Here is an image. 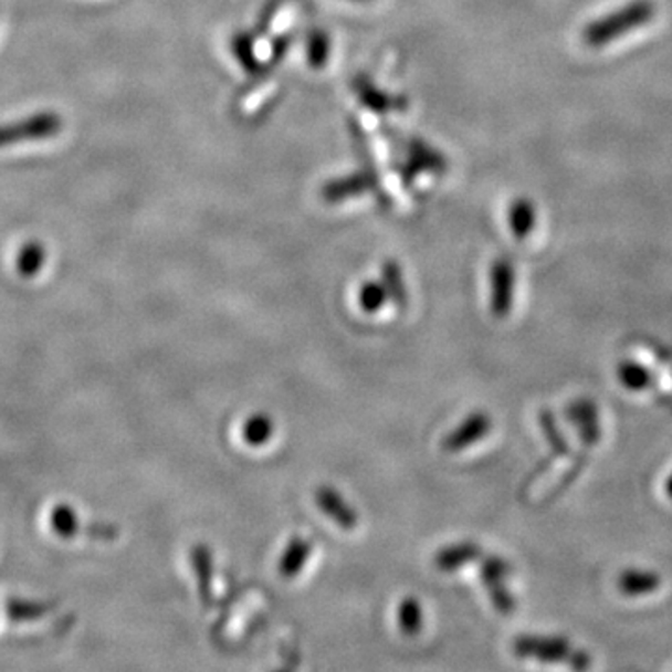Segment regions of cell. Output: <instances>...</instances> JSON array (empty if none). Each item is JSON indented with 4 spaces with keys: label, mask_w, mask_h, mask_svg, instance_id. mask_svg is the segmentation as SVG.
Masks as SVG:
<instances>
[{
    "label": "cell",
    "mask_w": 672,
    "mask_h": 672,
    "mask_svg": "<svg viewBox=\"0 0 672 672\" xmlns=\"http://www.w3.org/2000/svg\"><path fill=\"white\" fill-rule=\"evenodd\" d=\"M655 18V7L652 0H631L630 4L596 19L582 29V42L588 48H606L630 32L641 29Z\"/></svg>",
    "instance_id": "6da1fadb"
},
{
    "label": "cell",
    "mask_w": 672,
    "mask_h": 672,
    "mask_svg": "<svg viewBox=\"0 0 672 672\" xmlns=\"http://www.w3.org/2000/svg\"><path fill=\"white\" fill-rule=\"evenodd\" d=\"M514 654L523 660H536L542 663H568L574 649L565 637L519 636L512 644Z\"/></svg>",
    "instance_id": "7a4b0ae2"
},
{
    "label": "cell",
    "mask_w": 672,
    "mask_h": 672,
    "mask_svg": "<svg viewBox=\"0 0 672 672\" xmlns=\"http://www.w3.org/2000/svg\"><path fill=\"white\" fill-rule=\"evenodd\" d=\"M64 122L56 113H40L18 124L0 126V148L27 140H42L61 132Z\"/></svg>",
    "instance_id": "3957f363"
},
{
    "label": "cell",
    "mask_w": 672,
    "mask_h": 672,
    "mask_svg": "<svg viewBox=\"0 0 672 672\" xmlns=\"http://www.w3.org/2000/svg\"><path fill=\"white\" fill-rule=\"evenodd\" d=\"M516 295V271L508 260L497 259L490 267V311L498 319L508 318Z\"/></svg>",
    "instance_id": "277c9868"
},
{
    "label": "cell",
    "mask_w": 672,
    "mask_h": 672,
    "mask_svg": "<svg viewBox=\"0 0 672 672\" xmlns=\"http://www.w3.org/2000/svg\"><path fill=\"white\" fill-rule=\"evenodd\" d=\"M492 427L493 422L490 414L484 413V411H474V413L469 414L468 419L463 420L460 427L454 428L441 441V449L449 454L465 451L471 444L479 443L481 439L486 438Z\"/></svg>",
    "instance_id": "5b68a950"
},
{
    "label": "cell",
    "mask_w": 672,
    "mask_h": 672,
    "mask_svg": "<svg viewBox=\"0 0 672 672\" xmlns=\"http://www.w3.org/2000/svg\"><path fill=\"white\" fill-rule=\"evenodd\" d=\"M566 420H570L571 424L577 428L579 439L587 447L600 443V413H598V408H596V403L592 400L579 398V400L568 403Z\"/></svg>",
    "instance_id": "8992f818"
},
{
    "label": "cell",
    "mask_w": 672,
    "mask_h": 672,
    "mask_svg": "<svg viewBox=\"0 0 672 672\" xmlns=\"http://www.w3.org/2000/svg\"><path fill=\"white\" fill-rule=\"evenodd\" d=\"M316 503H318L319 511L344 531H354L357 527V523H359L357 512L335 487L319 486L316 490Z\"/></svg>",
    "instance_id": "52a82bcc"
},
{
    "label": "cell",
    "mask_w": 672,
    "mask_h": 672,
    "mask_svg": "<svg viewBox=\"0 0 672 672\" xmlns=\"http://www.w3.org/2000/svg\"><path fill=\"white\" fill-rule=\"evenodd\" d=\"M191 566L197 576V590H199L200 603L208 609L213 606V555L204 544H199L191 549Z\"/></svg>",
    "instance_id": "ba28073f"
},
{
    "label": "cell",
    "mask_w": 672,
    "mask_h": 672,
    "mask_svg": "<svg viewBox=\"0 0 672 672\" xmlns=\"http://www.w3.org/2000/svg\"><path fill=\"white\" fill-rule=\"evenodd\" d=\"M481 557L482 547L479 544L458 542V544L439 549L438 555L433 557V565L439 571H458Z\"/></svg>",
    "instance_id": "9c48e42d"
},
{
    "label": "cell",
    "mask_w": 672,
    "mask_h": 672,
    "mask_svg": "<svg viewBox=\"0 0 672 672\" xmlns=\"http://www.w3.org/2000/svg\"><path fill=\"white\" fill-rule=\"evenodd\" d=\"M311 555H313V544L303 536H294L279 558V574L286 579L300 576Z\"/></svg>",
    "instance_id": "30bf717a"
},
{
    "label": "cell",
    "mask_w": 672,
    "mask_h": 672,
    "mask_svg": "<svg viewBox=\"0 0 672 672\" xmlns=\"http://www.w3.org/2000/svg\"><path fill=\"white\" fill-rule=\"evenodd\" d=\"M617 587L624 596L652 595L661 587V577L654 571L626 570L620 574Z\"/></svg>",
    "instance_id": "8fae6325"
},
{
    "label": "cell",
    "mask_w": 672,
    "mask_h": 672,
    "mask_svg": "<svg viewBox=\"0 0 672 672\" xmlns=\"http://www.w3.org/2000/svg\"><path fill=\"white\" fill-rule=\"evenodd\" d=\"M354 88L355 94L360 97V102L365 103L367 107L372 108V111H376V113L406 107V105H402L400 97L387 96L384 92H379L368 78H355Z\"/></svg>",
    "instance_id": "7c38bea8"
},
{
    "label": "cell",
    "mask_w": 672,
    "mask_h": 672,
    "mask_svg": "<svg viewBox=\"0 0 672 672\" xmlns=\"http://www.w3.org/2000/svg\"><path fill=\"white\" fill-rule=\"evenodd\" d=\"M508 222H511L512 234L523 241L535 230L536 208L528 199H516L508 210Z\"/></svg>",
    "instance_id": "4fadbf2b"
},
{
    "label": "cell",
    "mask_w": 672,
    "mask_h": 672,
    "mask_svg": "<svg viewBox=\"0 0 672 672\" xmlns=\"http://www.w3.org/2000/svg\"><path fill=\"white\" fill-rule=\"evenodd\" d=\"M381 283H384L389 300L398 306V308H406L408 306V286H406V279H403L402 270L395 260H387L384 267H381Z\"/></svg>",
    "instance_id": "5bb4252c"
},
{
    "label": "cell",
    "mask_w": 672,
    "mask_h": 672,
    "mask_svg": "<svg viewBox=\"0 0 672 672\" xmlns=\"http://www.w3.org/2000/svg\"><path fill=\"white\" fill-rule=\"evenodd\" d=\"M372 187V180L365 175H354L343 180L330 181L324 189V199L336 202V200L348 199L360 192L368 191Z\"/></svg>",
    "instance_id": "9a60e30c"
},
{
    "label": "cell",
    "mask_w": 672,
    "mask_h": 672,
    "mask_svg": "<svg viewBox=\"0 0 672 672\" xmlns=\"http://www.w3.org/2000/svg\"><path fill=\"white\" fill-rule=\"evenodd\" d=\"M617 376H619L620 384L624 385L626 389L633 390V392L647 390L650 385L654 384V376L649 368L641 363H636V360L620 363L619 368H617Z\"/></svg>",
    "instance_id": "2e32d148"
},
{
    "label": "cell",
    "mask_w": 672,
    "mask_h": 672,
    "mask_svg": "<svg viewBox=\"0 0 672 672\" xmlns=\"http://www.w3.org/2000/svg\"><path fill=\"white\" fill-rule=\"evenodd\" d=\"M243 441L251 447H264L275 433V422L270 414L254 413L243 424Z\"/></svg>",
    "instance_id": "e0dca14e"
},
{
    "label": "cell",
    "mask_w": 672,
    "mask_h": 672,
    "mask_svg": "<svg viewBox=\"0 0 672 672\" xmlns=\"http://www.w3.org/2000/svg\"><path fill=\"white\" fill-rule=\"evenodd\" d=\"M398 628L406 637L419 636L424 624V615H422V606L419 600H414L413 596H408L400 601L398 606Z\"/></svg>",
    "instance_id": "ac0fdd59"
},
{
    "label": "cell",
    "mask_w": 672,
    "mask_h": 672,
    "mask_svg": "<svg viewBox=\"0 0 672 672\" xmlns=\"http://www.w3.org/2000/svg\"><path fill=\"white\" fill-rule=\"evenodd\" d=\"M45 260H48V252L40 243H36V241L27 243L18 256L19 275L27 276V279L36 276L42 271Z\"/></svg>",
    "instance_id": "d6986e66"
},
{
    "label": "cell",
    "mask_w": 672,
    "mask_h": 672,
    "mask_svg": "<svg viewBox=\"0 0 672 672\" xmlns=\"http://www.w3.org/2000/svg\"><path fill=\"white\" fill-rule=\"evenodd\" d=\"M538 420H540L544 438L547 439V443L552 444L553 454L557 458L568 456L570 454V444H568L565 435L560 432V428H558L557 420L553 417L552 411L542 409Z\"/></svg>",
    "instance_id": "ffe728a7"
},
{
    "label": "cell",
    "mask_w": 672,
    "mask_h": 672,
    "mask_svg": "<svg viewBox=\"0 0 672 672\" xmlns=\"http://www.w3.org/2000/svg\"><path fill=\"white\" fill-rule=\"evenodd\" d=\"M330 38L322 29H314L306 38V61L313 67H324L329 61Z\"/></svg>",
    "instance_id": "44dd1931"
},
{
    "label": "cell",
    "mask_w": 672,
    "mask_h": 672,
    "mask_svg": "<svg viewBox=\"0 0 672 672\" xmlns=\"http://www.w3.org/2000/svg\"><path fill=\"white\" fill-rule=\"evenodd\" d=\"M51 527H53L54 533L62 536L64 540H70V538L77 535L78 527H81L77 512L73 511L70 504H59V506H54V511L51 512Z\"/></svg>",
    "instance_id": "7402d4cb"
},
{
    "label": "cell",
    "mask_w": 672,
    "mask_h": 672,
    "mask_svg": "<svg viewBox=\"0 0 672 672\" xmlns=\"http://www.w3.org/2000/svg\"><path fill=\"white\" fill-rule=\"evenodd\" d=\"M506 579H484V588L487 590V596L492 600L493 607L501 615H512L516 609V598L511 592V588L506 587Z\"/></svg>",
    "instance_id": "603a6c76"
},
{
    "label": "cell",
    "mask_w": 672,
    "mask_h": 672,
    "mask_svg": "<svg viewBox=\"0 0 672 672\" xmlns=\"http://www.w3.org/2000/svg\"><path fill=\"white\" fill-rule=\"evenodd\" d=\"M232 51H234L235 59H238V62H241V66L245 67L246 72L254 73V75H259L262 72V67L264 66L256 59L251 34H246V32L235 34L234 40H232Z\"/></svg>",
    "instance_id": "cb8c5ba5"
},
{
    "label": "cell",
    "mask_w": 672,
    "mask_h": 672,
    "mask_svg": "<svg viewBox=\"0 0 672 672\" xmlns=\"http://www.w3.org/2000/svg\"><path fill=\"white\" fill-rule=\"evenodd\" d=\"M389 300V294L385 290L384 283L368 281L359 290V305L365 313L374 314L381 311V306Z\"/></svg>",
    "instance_id": "d4e9b609"
},
{
    "label": "cell",
    "mask_w": 672,
    "mask_h": 672,
    "mask_svg": "<svg viewBox=\"0 0 672 672\" xmlns=\"http://www.w3.org/2000/svg\"><path fill=\"white\" fill-rule=\"evenodd\" d=\"M48 609L49 607L40 601L12 600L8 601L7 606L8 617L18 622L40 619L43 615H48Z\"/></svg>",
    "instance_id": "484cf974"
},
{
    "label": "cell",
    "mask_w": 672,
    "mask_h": 672,
    "mask_svg": "<svg viewBox=\"0 0 672 672\" xmlns=\"http://www.w3.org/2000/svg\"><path fill=\"white\" fill-rule=\"evenodd\" d=\"M512 566L501 557L482 558L481 577L482 579H506L511 577Z\"/></svg>",
    "instance_id": "4316f807"
},
{
    "label": "cell",
    "mask_w": 672,
    "mask_h": 672,
    "mask_svg": "<svg viewBox=\"0 0 672 672\" xmlns=\"http://www.w3.org/2000/svg\"><path fill=\"white\" fill-rule=\"evenodd\" d=\"M571 669H577V671H585L588 666L592 665V658L585 652V650H574V654H571L570 661Z\"/></svg>",
    "instance_id": "83f0119b"
},
{
    "label": "cell",
    "mask_w": 672,
    "mask_h": 672,
    "mask_svg": "<svg viewBox=\"0 0 672 672\" xmlns=\"http://www.w3.org/2000/svg\"><path fill=\"white\" fill-rule=\"evenodd\" d=\"M665 492H666V495H669V498H672V474H671V476H669V481H666Z\"/></svg>",
    "instance_id": "f1b7e54d"
},
{
    "label": "cell",
    "mask_w": 672,
    "mask_h": 672,
    "mask_svg": "<svg viewBox=\"0 0 672 672\" xmlns=\"http://www.w3.org/2000/svg\"><path fill=\"white\" fill-rule=\"evenodd\" d=\"M355 2H367V0H355Z\"/></svg>",
    "instance_id": "f546056e"
}]
</instances>
